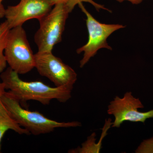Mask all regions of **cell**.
I'll return each instance as SVG.
<instances>
[{
	"mask_svg": "<svg viewBox=\"0 0 153 153\" xmlns=\"http://www.w3.org/2000/svg\"><path fill=\"white\" fill-rule=\"evenodd\" d=\"M1 81L8 92L20 103L29 100L39 102L44 105L50 103L52 100L65 102L71 97L73 88L68 86L52 87L40 81L26 82L19 74L9 67L1 73Z\"/></svg>",
	"mask_w": 153,
	"mask_h": 153,
	"instance_id": "obj_1",
	"label": "cell"
},
{
	"mask_svg": "<svg viewBox=\"0 0 153 153\" xmlns=\"http://www.w3.org/2000/svg\"><path fill=\"white\" fill-rule=\"evenodd\" d=\"M1 100L11 117L19 125L34 135L49 133L57 128L82 126L78 121L60 122L52 120L38 111L25 109L18 100L6 91L2 96Z\"/></svg>",
	"mask_w": 153,
	"mask_h": 153,
	"instance_id": "obj_2",
	"label": "cell"
},
{
	"mask_svg": "<svg viewBox=\"0 0 153 153\" xmlns=\"http://www.w3.org/2000/svg\"><path fill=\"white\" fill-rule=\"evenodd\" d=\"M73 9L68 4H56L38 20L40 27L34 36L38 52H52L54 46L61 42L68 14Z\"/></svg>",
	"mask_w": 153,
	"mask_h": 153,
	"instance_id": "obj_3",
	"label": "cell"
},
{
	"mask_svg": "<svg viewBox=\"0 0 153 153\" xmlns=\"http://www.w3.org/2000/svg\"><path fill=\"white\" fill-rule=\"evenodd\" d=\"M4 54L9 67L19 74H27L36 67L35 54L22 26L10 30Z\"/></svg>",
	"mask_w": 153,
	"mask_h": 153,
	"instance_id": "obj_4",
	"label": "cell"
},
{
	"mask_svg": "<svg viewBox=\"0 0 153 153\" xmlns=\"http://www.w3.org/2000/svg\"><path fill=\"white\" fill-rule=\"evenodd\" d=\"M79 5L86 15V24L88 33L87 43L76 50L77 54L84 52L83 57L80 61V67L82 68L89 61L91 57L97 54L98 50L105 48L112 50L107 43V39L112 33L119 29L125 27L120 25H107L102 24L97 21L82 5V3Z\"/></svg>",
	"mask_w": 153,
	"mask_h": 153,
	"instance_id": "obj_5",
	"label": "cell"
},
{
	"mask_svg": "<svg viewBox=\"0 0 153 153\" xmlns=\"http://www.w3.org/2000/svg\"><path fill=\"white\" fill-rule=\"evenodd\" d=\"M35 57V68L40 75L48 78L56 87H73L77 80V74L60 58L55 56L52 52H38Z\"/></svg>",
	"mask_w": 153,
	"mask_h": 153,
	"instance_id": "obj_6",
	"label": "cell"
},
{
	"mask_svg": "<svg viewBox=\"0 0 153 153\" xmlns=\"http://www.w3.org/2000/svg\"><path fill=\"white\" fill-rule=\"evenodd\" d=\"M144 107L139 98L134 97L131 92H126L123 98L116 96L108 107V114L114 117L112 127L120 128L125 121L144 123L148 119L153 118V109L143 112L138 110Z\"/></svg>",
	"mask_w": 153,
	"mask_h": 153,
	"instance_id": "obj_7",
	"label": "cell"
},
{
	"mask_svg": "<svg viewBox=\"0 0 153 153\" xmlns=\"http://www.w3.org/2000/svg\"><path fill=\"white\" fill-rule=\"evenodd\" d=\"M54 5L52 0H21L16 5L8 7L4 17L11 29L22 26L30 19L40 20Z\"/></svg>",
	"mask_w": 153,
	"mask_h": 153,
	"instance_id": "obj_8",
	"label": "cell"
},
{
	"mask_svg": "<svg viewBox=\"0 0 153 153\" xmlns=\"http://www.w3.org/2000/svg\"><path fill=\"white\" fill-rule=\"evenodd\" d=\"M9 130H12L19 134H31L30 132L19 125L11 117L0 116V153L2 139Z\"/></svg>",
	"mask_w": 153,
	"mask_h": 153,
	"instance_id": "obj_9",
	"label": "cell"
},
{
	"mask_svg": "<svg viewBox=\"0 0 153 153\" xmlns=\"http://www.w3.org/2000/svg\"><path fill=\"white\" fill-rule=\"evenodd\" d=\"M10 30L7 21L0 24V73L4 71L7 67V62L4 52Z\"/></svg>",
	"mask_w": 153,
	"mask_h": 153,
	"instance_id": "obj_10",
	"label": "cell"
},
{
	"mask_svg": "<svg viewBox=\"0 0 153 153\" xmlns=\"http://www.w3.org/2000/svg\"><path fill=\"white\" fill-rule=\"evenodd\" d=\"M137 153H153V137L144 140L135 151Z\"/></svg>",
	"mask_w": 153,
	"mask_h": 153,
	"instance_id": "obj_11",
	"label": "cell"
},
{
	"mask_svg": "<svg viewBox=\"0 0 153 153\" xmlns=\"http://www.w3.org/2000/svg\"><path fill=\"white\" fill-rule=\"evenodd\" d=\"M5 84L0 81V116L11 117L1 100L2 96L5 93Z\"/></svg>",
	"mask_w": 153,
	"mask_h": 153,
	"instance_id": "obj_12",
	"label": "cell"
},
{
	"mask_svg": "<svg viewBox=\"0 0 153 153\" xmlns=\"http://www.w3.org/2000/svg\"><path fill=\"white\" fill-rule=\"evenodd\" d=\"M54 5L56 4H70L73 7H75L77 4L82 3V1L87 2L88 0H52Z\"/></svg>",
	"mask_w": 153,
	"mask_h": 153,
	"instance_id": "obj_13",
	"label": "cell"
},
{
	"mask_svg": "<svg viewBox=\"0 0 153 153\" xmlns=\"http://www.w3.org/2000/svg\"><path fill=\"white\" fill-rule=\"evenodd\" d=\"M2 0H0V19L5 16V10L2 4Z\"/></svg>",
	"mask_w": 153,
	"mask_h": 153,
	"instance_id": "obj_14",
	"label": "cell"
},
{
	"mask_svg": "<svg viewBox=\"0 0 153 153\" xmlns=\"http://www.w3.org/2000/svg\"><path fill=\"white\" fill-rule=\"evenodd\" d=\"M119 2H123L124 1H128L130 2L133 4H140L143 1V0H116Z\"/></svg>",
	"mask_w": 153,
	"mask_h": 153,
	"instance_id": "obj_15",
	"label": "cell"
},
{
	"mask_svg": "<svg viewBox=\"0 0 153 153\" xmlns=\"http://www.w3.org/2000/svg\"><path fill=\"white\" fill-rule=\"evenodd\" d=\"M2 1H3V0H2Z\"/></svg>",
	"mask_w": 153,
	"mask_h": 153,
	"instance_id": "obj_16",
	"label": "cell"
}]
</instances>
